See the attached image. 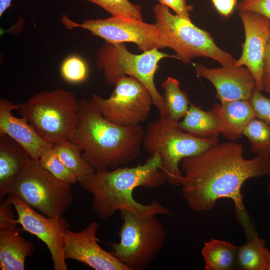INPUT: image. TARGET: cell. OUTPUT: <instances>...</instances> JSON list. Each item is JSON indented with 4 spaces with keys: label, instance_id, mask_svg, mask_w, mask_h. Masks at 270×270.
I'll return each mask as SVG.
<instances>
[{
    "label": "cell",
    "instance_id": "obj_32",
    "mask_svg": "<svg viewBox=\"0 0 270 270\" xmlns=\"http://www.w3.org/2000/svg\"><path fill=\"white\" fill-rule=\"evenodd\" d=\"M159 3L170 8L176 14L188 20H191L190 12L194 10V6L187 4V0H158Z\"/></svg>",
    "mask_w": 270,
    "mask_h": 270
},
{
    "label": "cell",
    "instance_id": "obj_28",
    "mask_svg": "<svg viewBox=\"0 0 270 270\" xmlns=\"http://www.w3.org/2000/svg\"><path fill=\"white\" fill-rule=\"evenodd\" d=\"M94 4L110 13L112 16H124L143 20L141 6L128 0H80Z\"/></svg>",
    "mask_w": 270,
    "mask_h": 270
},
{
    "label": "cell",
    "instance_id": "obj_19",
    "mask_svg": "<svg viewBox=\"0 0 270 270\" xmlns=\"http://www.w3.org/2000/svg\"><path fill=\"white\" fill-rule=\"evenodd\" d=\"M22 228L0 230V268L24 270L26 258L35 252L32 242L21 235Z\"/></svg>",
    "mask_w": 270,
    "mask_h": 270
},
{
    "label": "cell",
    "instance_id": "obj_5",
    "mask_svg": "<svg viewBox=\"0 0 270 270\" xmlns=\"http://www.w3.org/2000/svg\"><path fill=\"white\" fill-rule=\"evenodd\" d=\"M160 34L162 48H169L176 54L178 59L186 64L197 57L212 59L222 66H234L236 60L228 52L220 48L207 31L194 25L160 3L152 9Z\"/></svg>",
    "mask_w": 270,
    "mask_h": 270
},
{
    "label": "cell",
    "instance_id": "obj_9",
    "mask_svg": "<svg viewBox=\"0 0 270 270\" xmlns=\"http://www.w3.org/2000/svg\"><path fill=\"white\" fill-rule=\"evenodd\" d=\"M8 194L14 195L48 217L62 216L72 204V184L54 177L30 159L16 179Z\"/></svg>",
    "mask_w": 270,
    "mask_h": 270
},
{
    "label": "cell",
    "instance_id": "obj_4",
    "mask_svg": "<svg viewBox=\"0 0 270 270\" xmlns=\"http://www.w3.org/2000/svg\"><path fill=\"white\" fill-rule=\"evenodd\" d=\"M21 117L52 146L71 140L80 120L79 102L62 88L42 90L20 104Z\"/></svg>",
    "mask_w": 270,
    "mask_h": 270
},
{
    "label": "cell",
    "instance_id": "obj_26",
    "mask_svg": "<svg viewBox=\"0 0 270 270\" xmlns=\"http://www.w3.org/2000/svg\"><path fill=\"white\" fill-rule=\"evenodd\" d=\"M40 165L59 180L72 185L78 180L75 174L58 158L53 147L40 158Z\"/></svg>",
    "mask_w": 270,
    "mask_h": 270
},
{
    "label": "cell",
    "instance_id": "obj_35",
    "mask_svg": "<svg viewBox=\"0 0 270 270\" xmlns=\"http://www.w3.org/2000/svg\"><path fill=\"white\" fill-rule=\"evenodd\" d=\"M12 0H0V16L10 6Z\"/></svg>",
    "mask_w": 270,
    "mask_h": 270
},
{
    "label": "cell",
    "instance_id": "obj_27",
    "mask_svg": "<svg viewBox=\"0 0 270 270\" xmlns=\"http://www.w3.org/2000/svg\"><path fill=\"white\" fill-rule=\"evenodd\" d=\"M60 72L66 82L78 84L84 82L88 74V66L82 58L76 54L66 57L62 62Z\"/></svg>",
    "mask_w": 270,
    "mask_h": 270
},
{
    "label": "cell",
    "instance_id": "obj_17",
    "mask_svg": "<svg viewBox=\"0 0 270 270\" xmlns=\"http://www.w3.org/2000/svg\"><path fill=\"white\" fill-rule=\"evenodd\" d=\"M30 156L18 142L0 135V202L4 200Z\"/></svg>",
    "mask_w": 270,
    "mask_h": 270
},
{
    "label": "cell",
    "instance_id": "obj_31",
    "mask_svg": "<svg viewBox=\"0 0 270 270\" xmlns=\"http://www.w3.org/2000/svg\"><path fill=\"white\" fill-rule=\"evenodd\" d=\"M13 205L10 198L0 202V230L17 227L16 219L14 218Z\"/></svg>",
    "mask_w": 270,
    "mask_h": 270
},
{
    "label": "cell",
    "instance_id": "obj_11",
    "mask_svg": "<svg viewBox=\"0 0 270 270\" xmlns=\"http://www.w3.org/2000/svg\"><path fill=\"white\" fill-rule=\"evenodd\" d=\"M62 23L68 30L80 28L110 43L133 42L142 52L154 48H162L158 28L134 18L124 16H112L106 18L86 20L78 23L62 14Z\"/></svg>",
    "mask_w": 270,
    "mask_h": 270
},
{
    "label": "cell",
    "instance_id": "obj_15",
    "mask_svg": "<svg viewBox=\"0 0 270 270\" xmlns=\"http://www.w3.org/2000/svg\"><path fill=\"white\" fill-rule=\"evenodd\" d=\"M198 77L208 80L215 88L216 98L221 103L236 100H248L256 88L254 78L243 66H222L208 68L202 64H194Z\"/></svg>",
    "mask_w": 270,
    "mask_h": 270
},
{
    "label": "cell",
    "instance_id": "obj_14",
    "mask_svg": "<svg viewBox=\"0 0 270 270\" xmlns=\"http://www.w3.org/2000/svg\"><path fill=\"white\" fill-rule=\"evenodd\" d=\"M238 12L244 28L245 40L242 54L234 66L246 67L254 78L256 88L262 92L264 90L262 66L270 40V20L256 12Z\"/></svg>",
    "mask_w": 270,
    "mask_h": 270
},
{
    "label": "cell",
    "instance_id": "obj_29",
    "mask_svg": "<svg viewBox=\"0 0 270 270\" xmlns=\"http://www.w3.org/2000/svg\"><path fill=\"white\" fill-rule=\"evenodd\" d=\"M248 100L256 117L270 126V98L264 96L256 88Z\"/></svg>",
    "mask_w": 270,
    "mask_h": 270
},
{
    "label": "cell",
    "instance_id": "obj_16",
    "mask_svg": "<svg viewBox=\"0 0 270 270\" xmlns=\"http://www.w3.org/2000/svg\"><path fill=\"white\" fill-rule=\"evenodd\" d=\"M20 104L0 99V135L6 134L20 144L31 158L39 160L46 152L54 146L44 140L24 118H16L12 114L19 110Z\"/></svg>",
    "mask_w": 270,
    "mask_h": 270
},
{
    "label": "cell",
    "instance_id": "obj_22",
    "mask_svg": "<svg viewBox=\"0 0 270 270\" xmlns=\"http://www.w3.org/2000/svg\"><path fill=\"white\" fill-rule=\"evenodd\" d=\"M53 150L60 160L75 174L79 183L95 171L83 158L78 146L72 140L56 144Z\"/></svg>",
    "mask_w": 270,
    "mask_h": 270
},
{
    "label": "cell",
    "instance_id": "obj_1",
    "mask_svg": "<svg viewBox=\"0 0 270 270\" xmlns=\"http://www.w3.org/2000/svg\"><path fill=\"white\" fill-rule=\"evenodd\" d=\"M180 166L184 172L182 192L190 209L208 211L220 198L230 199L247 236L257 232L244 206L241 188L249 178L270 174V158L257 155L245 159L242 145L230 142L218 143L199 154L185 158Z\"/></svg>",
    "mask_w": 270,
    "mask_h": 270
},
{
    "label": "cell",
    "instance_id": "obj_8",
    "mask_svg": "<svg viewBox=\"0 0 270 270\" xmlns=\"http://www.w3.org/2000/svg\"><path fill=\"white\" fill-rule=\"evenodd\" d=\"M158 50L154 48L136 54L130 52L124 43L105 42L98 51L96 66L103 70L105 80L110 84L114 85L123 76L137 79L148 91L160 114L166 115L163 98L156 88L154 76L161 60L178 58L176 55H170Z\"/></svg>",
    "mask_w": 270,
    "mask_h": 270
},
{
    "label": "cell",
    "instance_id": "obj_13",
    "mask_svg": "<svg viewBox=\"0 0 270 270\" xmlns=\"http://www.w3.org/2000/svg\"><path fill=\"white\" fill-rule=\"evenodd\" d=\"M98 224L93 222L84 229L64 232V256L66 260L80 262L95 270H128L112 252L104 250L97 242Z\"/></svg>",
    "mask_w": 270,
    "mask_h": 270
},
{
    "label": "cell",
    "instance_id": "obj_2",
    "mask_svg": "<svg viewBox=\"0 0 270 270\" xmlns=\"http://www.w3.org/2000/svg\"><path fill=\"white\" fill-rule=\"evenodd\" d=\"M160 156L156 154L136 166L95 170L79 184L92 194V209L102 220L110 218L118 210L142 216L170 215V212L156 200H153L150 204H142L132 197V192L138 187L156 188L166 182L160 170Z\"/></svg>",
    "mask_w": 270,
    "mask_h": 270
},
{
    "label": "cell",
    "instance_id": "obj_36",
    "mask_svg": "<svg viewBox=\"0 0 270 270\" xmlns=\"http://www.w3.org/2000/svg\"><path fill=\"white\" fill-rule=\"evenodd\" d=\"M266 270H270V251L266 248L264 250Z\"/></svg>",
    "mask_w": 270,
    "mask_h": 270
},
{
    "label": "cell",
    "instance_id": "obj_33",
    "mask_svg": "<svg viewBox=\"0 0 270 270\" xmlns=\"http://www.w3.org/2000/svg\"><path fill=\"white\" fill-rule=\"evenodd\" d=\"M216 12L226 18L230 16L236 6L237 0H210Z\"/></svg>",
    "mask_w": 270,
    "mask_h": 270
},
{
    "label": "cell",
    "instance_id": "obj_3",
    "mask_svg": "<svg viewBox=\"0 0 270 270\" xmlns=\"http://www.w3.org/2000/svg\"><path fill=\"white\" fill-rule=\"evenodd\" d=\"M79 102L80 120L72 141L94 170L114 169L138 156L146 131L140 124L122 126L104 118L90 100Z\"/></svg>",
    "mask_w": 270,
    "mask_h": 270
},
{
    "label": "cell",
    "instance_id": "obj_18",
    "mask_svg": "<svg viewBox=\"0 0 270 270\" xmlns=\"http://www.w3.org/2000/svg\"><path fill=\"white\" fill-rule=\"evenodd\" d=\"M212 109L218 118L220 134L232 140L240 138L246 126L256 118L248 100L215 103Z\"/></svg>",
    "mask_w": 270,
    "mask_h": 270
},
{
    "label": "cell",
    "instance_id": "obj_6",
    "mask_svg": "<svg viewBox=\"0 0 270 270\" xmlns=\"http://www.w3.org/2000/svg\"><path fill=\"white\" fill-rule=\"evenodd\" d=\"M166 115L148 124L143 145L150 156L157 154L160 158V170L166 182L181 186L183 174L179 168L182 160L199 154L218 142L198 138L183 132Z\"/></svg>",
    "mask_w": 270,
    "mask_h": 270
},
{
    "label": "cell",
    "instance_id": "obj_7",
    "mask_svg": "<svg viewBox=\"0 0 270 270\" xmlns=\"http://www.w3.org/2000/svg\"><path fill=\"white\" fill-rule=\"evenodd\" d=\"M119 242L110 244L112 252L128 270L146 268L162 249L168 232L156 214L142 216L122 210Z\"/></svg>",
    "mask_w": 270,
    "mask_h": 270
},
{
    "label": "cell",
    "instance_id": "obj_37",
    "mask_svg": "<svg viewBox=\"0 0 270 270\" xmlns=\"http://www.w3.org/2000/svg\"><path fill=\"white\" fill-rule=\"evenodd\" d=\"M269 178V181L267 184L266 190L268 196L270 198V174L268 176Z\"/></svg>",
    "mask_w": 270,
    "mask_h": 270
},
{
    "label": "cell",
    "instance_id": "obj_34",
    "mask_svg": "<svg viewBox=\"0 0 270 270\" xmlns=\"http://www.w3.org/2000/svg\"><path fill=\"white\" fill-rule=\"evenodd\" d=\"M262 82L264 90L267 92L270 93V40L266 50L264 60Z\"/></svg>",
    "mask_w": 270,
    "mask_h": 270
},
{
    "label": "cell",
    "instance_id": "obj_24",
    "mask_svg": "<svg viewBox=\"0 0 270 270\" xmlns=\"http://www.w3.org/2000/svg\"><path fill=\"white\" fill-rule=\"evenodd\" d=\"M248 238L245 244L238 247L236 264L242 270H266L265 240L258 233Z\"/></svg>",
    "mask_w": 270,
    "mask_h": 270
},
{
    "label": "cell",
    "instance_id": "obj_23",
    "mask_svg": "<svg viewBox=\"0 0 270 270\" xmlns=\"http://www.w3.org/2000/svg\"><path fill=\"white\" fill-rule=\"evenodd\" d=\"M162 88L164 90L162 96L167 115L172 121L178 123L189 109L190 103L188 95L180 90L178 81L171 76L162 83Z\"/></svg>",
    "mask_w": 270,
    "mask_h": 270
},
{
    "label": "cell",
    "instance_id": "obj_30",
    "mask_svg": "<svg viewBox=\"0 0 270 270\" xmlns=\"http://www.w3.org/2000/svg\"><path fill=\"white\" fill-rule=\"evenodd\" d=\"M238 11H249L260 14L270 20V0H241Z\"/></svg>",
    "mask_w": 270,
    "mask_h": 270
},
{
    "label": "cell",
    "instance_id": "obj_10",
    "mask_svg": "<svg viewBox=\"0 0 270 270\" xmlns=\"http://www.w3.org/2000/svg\"><path fill=\"white\" fill-rule=\"evenodd\" d=\"M114 85V90L108 98L94 94L90 100L102 116L122 126H136L145 121L154 105L146 87L129 76H121Z\"/></svg>",
    "mask_w": 270,
    "mask_h": 270
},
{
    "label": "cell",
    "instance_id": "obj_25",
    "mask_svg": "<svg viewBox=\"0 0 270 270\" xmlns=\"http://www.w3.org/2000/svg\"><path fill=\"white\" fill-rule=\"evenodd\" d=\"M242 135L248 138L252 153L270 158V125L254 118L246 126Z\"/></svg>",
    "mask_w": 270,
    "mask_h": 270
},
{
    "label": "cell",
    "instance_id": "obj_21",
    "mask_svg": "<svg viewBox=\"0 0 270 270\" xmlns=\"http://www.w3.org/2000/svg\"><path fill=\"white\" fill-rule=\"evenodd\" d=\"M238 247L218 240L204 243L202 250L206 270H228L236 262Z\"/></svg>",
    "mask_w": 270,
    "mask_h": 270
},
{
    "label": "cell",
    "instance_id": "obj_20",
    "mask_svg": "<svg viewBox=\"0 0 270 270\" xmlns=\"http://www.w3.org/2000/svg\"><path fill=\"white\" fill-rule=\"evenodd\" d=\"M178 126L183 132L193 136L218 142L220 123L212 109L205 111L190 104L183 120L178 122Z\"/></svg>",
    "mask_w": 270,
    "mask_h": 270
},
{
    "label": "cell",
    "instance_id": "obj_12",
    "mask_svg": "<svg viewBox=\"0 0 270 270\" xmlns=\"http://www.w3.org/2000/svg\"><path fill=\"white\" fill-rule=\"evenodd\" d=\"M8 196L17 213L16 222L21 225L23 231L35 235L46 246L50 253L54 270H67L64 252V232L70 227L66 220L62 216L45 217L19 198L11 194Z\"/></svg>",
    "mask_w": 270,
    "mask_h": 270
}]
</instances>
